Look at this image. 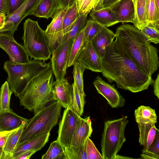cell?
<instances>
[{"instance_id":"6da1fadb","label":"cell","mask_w":159,"mask_h":159,"mask_svg":"<svg viewBox=\"0 0 159 159\" xmlns=\"http://www.w3.org/2000/svg\"><path fill=\"white\" fill-rule=\"evenodd\" d=\"M117 88L137 93L147 89L154 80L124 50L115 39L108 47L102 59L101 72Z\"/></svg>"},{"instance_id":"7a4b0ae2","label":"cell","mask_w":159,"mask_h":159,"mask_svg":"<svg viewBox=\"0 0 159 159\" xmlns=\"http://www.w3.org/2000/svg\"><path fill=\"white\" fill-rule=\"evenodd\" d=\"M115 39L124 50L148 75L159 66L158 50L151 44L142 31L134 25L123 24L116 29Z\"/></svg>"},{"instance_id":"3957f363","label":"cell","mask_w":159,"mask_h":159,"mask_svg":"<svg viewBox=\"0 0 159 159\" xmlns=\"http://www.w3.org/2000/svg\"><path fill=\"white\" fill-rule=\"evenodd\" d=\"M53 75L51 68L35 76L19 98L20 105L35 115L52 101Z\"/></svg>"},{"instance_id":"277c9868","label":"cell","mask_w":159,"mask_h":159,"mask_svg":"<svg viewBox=\"0 0 159 159\" xmlns=\"http://www.w3.org/2000/svg\"><path fill=\"white\" fill-rule=\"evenodd\" d=\"M51 68V61L34 59L25 63L4 62L3 68L7 73L8 82L15 96L19 98L30 81L40 73Z\"/></svg>"},{"instance_id":"5b68a950","label":"cell","mask_w":159,"mask_h":159,"mask_svg":"<svg viewBox=\"0 0 159 159\" xmlns=\"http://www.w3.org/2000/svg\"><path fill=\"white\" fill-rule=\"evenodd\" d=\"M61 107L57 101H54L28 120L16 149L36 137L50 132L53 127L57 123L61 116Z\"/></svg>"},{"instance_id":"8992f818","label":"cell","mask_w":159,"mask_h":159,"mask_svg":"<svg viewBox=\"0 0 159 159\" xmlns=\"http://www.w3.org/2000/svg\"><path fill=\"white\" fill-rule=\"evenodd\" d=\"M23 47L31 59L44 61L51 59L52 52L45 31L37 21L28 18L23 24Z\"/></svg>"},{"instance_id":"52a82bcc","label":"cell","mask_w":159,"mask_h":159,"mask_svg":"<svg viewBox=\"0 0 159 159\" xmlns=\"http://www.w3.org/2000/svg\"><path fill=\"white\" fill-rule=\"evenodd\" d=\"M127 116L105 121L101 142L102 155L104 159H113L126 141L125 128Z\"/></svg>"},{"instance_id":"ba28073f","label":"cell","mask_w":159,"mask_h":159,"mask_svg":"<svg viewBox=\"0 0 159 159\" xmlns=\"http://www.w3.org/2000/svg\"><path fill=\"white\" fill-rule=\"evenodd\" d=\"M82 118L70 107L65 108L59 124L57 139L64 148L71 147L73 136Z\"/></svg>"},{"instance_id":"9c48e42d","label":"cell","mask_w":159,"mask_h":159,"mask_svg":"<svg viewBox=\"0 0 159 159\" xmlns=\"http://www.w3.org/2000/svg\"><path fill=\"white\" fill-rule=\"evenodd\" d=\"M74 39H70L52 51L51 68L56 81L64 79L66 74L69 57Z\"/></svg>"},{"instance_id":"30bf717a","label":"cell","mask_w":159,"mask_h":159,"mask_svg":"<svg viewBox=\"0 0 159 159\" xmlns=\"http://www.w3.org/2000/svg\"><path fill=\"white\" fill-rule=\"evenodd\" d=\"M14 32L11 31L0 32V48L8 54L10 61L25 63L30 60L25 49L14 38Z\"/></svg>"},{"instance_id":"8fae6325","label":"cell","mask_w":159,"mask_h":159,"mask_svg":"<svg viewBox=\"0 0 159 159\" xmlns=\"http://www.w3.org/2000/svg\"><path fill=\"white\" fill-rule=\"evenodd\" d=\"M41 0H26L17 9L6 16L5 24L0 32L17 30L21 21L26 17L31 15L33 10Z\"/></svg>"},{"instance_id":"7c38bea8","label":"cell","mask_w":159,"mask_h":159,"mask_svg":"<svg viewBox=\"0 0 159 159\" xmlns=\"http://www.w3.org/2000/svg\"><path fill=\"white\" fill-rule=\"evenodd\" d=\"M69 7L64 8L57 13L45 31L51 52L58 47L63 38V21Z\"/></svg>"},{"instance_id":"4fadbf2b","label":"cell","mask_w":159,"mask_h":159,"mask_svg":"<svg viewBox=\"0 0 159 159\" xmlns=\"http://www.w3.org/2000/svg\"><path fill=\"white\" fill-rule=\"evenodd\" d=\"M93 84L98 93L104 97L112 108L123 107L125 99L115 88V85L110 84L98 75Z\"/></svg>"},{"instance_id":"5bb4252c","label":"cell","mask_w":159,"mask_h":159,"mask_svg":"<svg viewBox=\"0 0 159 159\" xmlns=\"http://www.w3.org/2000/svg\"><path fill=\"white\" fill-rule=\"evenodd\" d=\"M77 62L85 69L95 72H101L102 59L101 58L92 47L90 43H87L80 53Z\"/></svg>"},{"instance_id":"9a60e30c","label":"cell","mask_w":159,"mask_h":159,"mask_svg":"<svg viewBox=\"0 0 159 159\" xmlns=\"http://www.w3.org/2000/svg\"><path fill=\"white\" fill-rule=\"evenodd\" d=\"M73 86L66 78L60 81H54L52 89L53 101H57L64 108L70 107L72 101Z\"/></svg>"},{"instance_id":"2e32d148","label":"cell","mask_w":159,"mask_h":159,"mask_svg":"<svg viewBox=\"0 0 159 159\" xmlns=\"http://www.w3.org/2000/svg\"><path fill=\"white\" fill-rule=\"evenodd\" d=\"M114 39L115 33L107 27L102 26L90 42L98 55L102 59L108 47L114 41Z\"/></svg>"},{"instance_id":"e0dca14e","label":"cell","mask_w":159,"mask_h":159,"mask_svg":"<svg viewBox=\"0 0 159 159\" xmlns=\"http://www.w3.org/2000/svg\"><path fill=\"white\" fill-rule=\"evenodd\" d=\"M110 7L119 23H133L135 14V0H119Z\"/></svg>"},{"instance_id":"ac0fdd59","label":"cell","mask_w":159,"mask_h":159,"mask_svg":"<svg viewBox=\"0 0 159 159\" xmlns=\"http://www.w3.org/2000/svg\"><path fill=\"white\" fill-rule=\"evenodd\" d=\"M28 119L20 116L11 109L0 111V132L10 131L25 125Z\"/></svg>"},{"instance_id":"d6986e66","label":"cell","mask_w":159,"mask_h":159,"mask_svg":"<svg viewBox=\"0 0 159 159\" xmlns=\"http://www.w3.org/2000/svg\"><path fill=\"white\" fill-rule=\"evenodd\" d=\"M92 132L90 116L84 119L82 118L73 136L71 146L77 147L83 145L88 138H89Z\"/></svg>"},{"instance_id":"ffe728a7","label":"cell","mask_w":159,"mask_h":159,"mask_svg":"<svg viewBox=\"0 0 159 159\" xmlns=\"http://www.w3.org/2000/svg\"><path fill=\"white\" fill-rule=\"evenodd\" d=\"M50 132L41 134L28 141L16 148L10 156L9 159L15 157L24 152L33 149L38 151L41 150L48 142Z\"/></svg>"},{"instance_id":"44dd1931","label":"cell","mask_w":159,"mask_h":159,"mask_svg":"<svg viewBox=\"0 0 159 159\" xmlns=\"http://www.w3.org/2000/svg\"><path fill=\"white\" fill-rule=\"evenodd\" d=\"M91 18L103 26L108 27L119 23L115 14L110 7L98 10H92Z\"/></svg>"},{"instance_id":"7402d4cb","label":"cell","mask_w":159,"mask_h":159,"mask_svg":"<svg viewBox=\"0 0 159 159\" xmlns=\"http://www.w3.org/2000/svg\"><path fill=\"white\" fill-rule=\"evenodd\" d=\"M58 0H41L31 15L41 18H52L56 14Z\"/></svg>"},{"instance_id":"603a6c76","label":"cell","mask_w":159,"mask_h":159,"mask_svg":"<svg viewBox=\"0 0 159 159\" xmlns=\"http://www.w3.org/2000/svg\"><path fill=\"white\" fill-rule=\"evenodd\" d=\"M139 131V142L144 147L148 148L153 141L156 133L159 130L154 123L138 124Z\"/></svg>"},{"instance_id":"cb8c5ba5","label":"cell","mask_w":159,"mask_h":159,"mask_svg":"<svg viewBox=\"0 0 159 159\" xmlns=\"http://www.w3.org/2000/svg\"><path fill=\"white\" fill-rule=\"evenodd\" d=\"M135 120L138 124L154 123L157 122L155 110L150 107L141 105L134 111Z\"/></svg>"},{"instance_id":"d4e9b609","label":"cell","mask_w":159,"mask_h":159,"mask_svg":"<svg viewBox=\"0 0 159 159\" xmlns=\"http://www.w3.org/2000/svg\"><path fill=\"white\" fill-rule=\"evenodd\" d=\"M146 0H135V17L133 23L140 30L148 25L146 15Z\"/></svg>"},{"instance_id":"484cf974","label":"cell","mask_w":159,"mask_h":159,"mask_svg":"<svg viewBox=\"0 0 159 159\" xmlns=\"http://www.w3.org/2000/svg\"><path fill=\"white\" fill-rule=\"evenodd\" d=\"M73 74L74 82L78 89L81 102L84 107L85 103V94L84 89L83 73L85 69L80 64L76 62L73 65Z\"/></svg>"},{"instance_id":"4316f807","label":"cell","mask_w":159,"mask_h":159,"mask_svg":"<svg viewBox=\"0 0 159 159\" xmlns=\"http://www.w3.org/2000/svg\"><path fill=\"white\" fill-rule=\"evenodd\" d=\"M86 43L83 30L74 40L70 53L68 67L73 66L76 62L80 53Z\"/></svg>"},{"instance_id":"83f0119b","label":"cell","mask_w":159,"mask_h":159,"mask_svg":"<svg viewBox=\"0 0 159 159\" xmlns=\"http://www.w3.org/2000/svg\"><path fill=\"white\" fill-rule=\"evenodd\" d=\"M26 125L14 130L8 136L3 148L4 159H9L10 154L15 150L17 144Z\"/></svg>"},{"instance_id":"f1b7e54d","label":"cell","mask_w":159,"mask_h":159,"mask_svg":"<svg viewBox=\"0 0 159 159\" xmlns=\"http://www.w3.org/2000/svg\"><path fill=\"white\" fill-rule=\"evenodd\" d=\"M88 14L86 13L80 15L70 31L64 36L59 46L70 39H75L85 26Z\"/></svg>"},{"instance_id":"f546056e","label":"cell","mask_w":159,"mask_h":159,"mask_svg":"<svg viewBox=\"0 0 159 159\" xmlns=\"http://www.w3.org/2000/svg\"><path fill=\"white\" fill-rule=\"evenodd\" d=\"M80 15L75 0L69 7L64 19L63 29L64 35L70 31Z\"/></svg>"},{"instance_id":"4dcf8cb0","label":"cell","mask_w":159,"mask_h":159,"mask_svg":"<svg viewBox=\"0 0 159 159\" xmlns=\"http://www.w3.org/2000/svg\"><path fill=\"white\" fill-rule=\"evenodd\" d=\"M146 15L148 24L159 28V9L155 0H146Z\"/></svg>"},{"instance_id":"1f68e13d","label":"cell","mask_w":159,"mask_h":159,"mask_svg":"<svg viewBox=\"0 0 159 159\" xmlns=\"http://www.w3.org/2000/svg\"><path fill=\"white\" fill-rule=\"evenodd\" d=\"M42 159H65L64 148L57 140L52 142Z\"/></svg>"},{"instance_id":"d6a6232c","label":"cell","mask_w":159,"mask_h":159,"mask_svg":"<svg viewBox=\"0 0 159 159\" xmlns=\"http://www.w3.org/2000/svg\"><path fill=\"white\" fill-rule=\"evenodd\" d=\"M13 92L9 84L6 81L3 84L0 90V111H8L11 110L10 99Z\"/></svg>"},{"instance_id":"836d02e7","label":"cell","mask_w":159,"mask_h":159,"mask_svg":"<svg viewBox=\"0 0 159 159\" xmlns=\"http://www.w3.org/2000/svg\"><path fill=\"white\" fill-rule=\"evenodd\" d=\"M87 140L83 145L79 147L71 146L64 148L65 159H87L86 152Z\"/></svg>"},{"instance_id":"e575fe53","label":"cell","mask_w":159,"mask_h":159,"mask_svg":"<svg viewBox=\"0 0 159 159\" xmlns=\"http://www.w3.org/2000/svg\"><path fill=\"white\" fill-rule=\"evenodd\" d=\"M102 26L91 18L87 20L83 29L86 42H90Z\"/></svg>"},{"instance_id":"d590c367","label":"cell","mask_w":159,"mask_h":159,"mask_svg":"<svg viewBox=\"0 0 159 159\" xmlns=\"http://www.w3.org/2000/svg\"><path fill=\"white\" fill-rule=\"evenodd\" d=\"M147 40L157 44L159 43V28L148 24L142 30Z\"/></svg>"},{"instance_id":"8d00e7d4","label":"cell","mask_w":159,"mask_h":159,"mask_svg":"<svg viewBox=\"0 0 159 159\" xmlns=\"http://www.w3.org/2000/svg\"><path fill=\"white\" fill-rule=\"evenodd\" d=\"M72 85L73 93L72 103L70 107L81 116L84 112V107L82 104L78 89L74 82Z\"/></svg>"},{"instance_id":"74e56055","label":"cell","mask_w":159,"mask_h":159,"mask_svg":"<svg viewBox=\"0 0 159 159\" xmlns=\"http://www.w3.org/2000/svg\"><path fill=\"white\" fill-rule=\"evenodd\" d=\"M142 152L153 159H159V130L157 131L155 139L149 147L146 149H143Z\"/></svg>"},{"instance_id":"f35d334b","label":"cell","mask_w":159,"mask_h":159,"mask_svg":"<svg viewBox=\"0 0 159 159\" xmlns=\"http://www.w3.org/2000/svg\"><path fill=\"white\" fill-rule=\"evenodd\" d=\"M86 152L87 159H104L89 138L87 140Z\"/></svg>"},{"instance_id":"ab89813d","label":"cell","mask_w":159,"mask_h":159,"mask_svg":"<svg viewBox=\"0 0 159 159\" xmlns=\"http://www.w3.org/2000/svg\"><path fill=\"white\" fill-rule=\"evenodd\" d=\"M118 0H93L92 10H98L110 7Z\"/></svg>"},{"instance_id":"60d3db41","label":"cell","mask_w":159,"mask_h":159,"mask_svg":"<svg viewBox=\"0 0 159 159\" xmlns=\"http://www.w3.org/2000/svg\"><path fill=\"white\" fill-rule=\"evenodd\" d=\"M93 0H82L77 5L78 12L79 14L89 13L92 9Z\"/></svg>"},{"instance_id":"b9f144b4","label":"cell","mask_w":159,"mask_h":159,"mask_svg":"<svg viewBox=\"0 0 159 159\" xmlns=\"http://www.w3.org/2000/svg\"><path fill=\"white\" fill-rule=\"evenodd\" d=\"M26 0H10V6L8 14V16L12 13L20 6Z\"/></svg>"},{"instance_id":"7bdbcfd3","label":"cell","mask_w":159,"mask_h":159,"mask_svg":"<svg viewBox=\"0 0 159 159\" xmlns=\"http://www.w3.org/2000/svg\"><path fill=\"white\" fill-rule=\"evenodd\" d=\"M75 0H58L57 13L66 7H70Z\"/></svg>"},{"instance_id":"ee69618b","label":"cell","mask_w":159,"mask_h":159,"mask_svg":"<svg viewBox=\"0 0 159 159\" xmlns=\"http://www.w3.org/2000/svg\"><path fill=\"white\" fill-rule=\"evenodd\" d=\"M10 0H0V12L4 13L6 15L8 14Z\"/></svg>"},{"instance_id":"f6af8a7d","label":"cell","mask_w":159,"mask_h":159,"mask_svg":"<svg viewBox=\"0 0 159 159\" xmlns=\"http://www.w3.org/2000/svg\"><path fill=\"white\" fill-rule=\"evenodd\" d=\"M15 130L0 132V147L4 148L8 136Z\"/></svg>"},{"instance_id":"bcb514c9","label":"cell","mask_w":159,"mask_h":159,"mask_svg":"<svg viewBox=\"0 0 159 159\" xmlns=\"http://www.w3.org/2000/svg\"><path fill=\"white\" fill-rule=\"evenodd\" d=\"M37 151V150L33 149L25 152L16 157L14 159H29Z\"/></svg>"},{"instance_id":"7dc6e473","label":"cell","mask_w":159,"mask_h":159,"mask_svg":"<svg viewBox=\"0 0 159 159\" xmlns=\"http://www.w3.org/2000/svg\"><path fill=\"white\" fill-rule=\"evenodd\" d=\"M153 91L155 95L159 98V74H158L157 78L153 84Z\"/></svg>"},{"instance_id":"c3c4849f","label":"cell","mask_w":159,"mask_h":159,"mask_svg":"<svg viewBox=\"0 0 159 159\" xmlns=\"http://www.w3.org/2000/svg\"><path fill=\"white\" fill-rule=\"evenodd\" d=\"M6 17V15L4 13L0 12V32L4 27Z\"/></svg>"},{"instance_id":"681fc988","label":"cell","mask_w":159,"mask_h":159,"mask_svg":"<svg viewBox=\"0 0 159 159\" xmlns=\"http://www.w3.org/2000/svg\"><path fill=\"white\" fill-rule=\"evenodd\" d=\"M134 159L132 157H129L125 156H121L117 154H116L114 157L113 159Z\"/></svg>"},{"instance_id":"f907efd6","label":"cell","mask_w":159,"mask_h":159,"mask_svg":"<svg viewBox=\"0 0 159 159\" xmlns=\"http://www.w3.org/2000/svg\"><path fill=\"white\" fill-rule=\"evenodd\" d=\"M4 154L3 148L0 147V159H4Z\"/></svg>"},{"instance_id":"816d5d0a","label":"cell","mask_w":159,"mask_h":159,"mask_svg":"<svg viewBox=\"0 0 159 159\" xmlns=\"http://www.w3.org/2000/svg\"><path fill=\"white\" fill-rule=\"evenodd\" d=\"M157 6L159 9V0H155Z\"/></svg>"}]
</instances>
